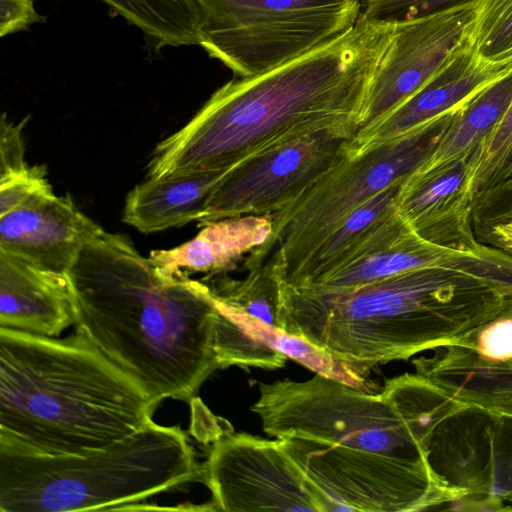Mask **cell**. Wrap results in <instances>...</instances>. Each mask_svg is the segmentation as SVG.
<instances>
[{
  "instance_id": "cell-1",
  "label": "cell",
  "mask_w": 512,
  "mask_h": 512,
  "mask_svg": "<svg viewBox=\"0 0 512 512\" xmlns=\"http://www.w3.org/2000/svg\"><path fill=\"white\" fill-rule=\"evenodd\" d=\"M395 36V21L360 15L344 33L280 66L234 77L156 145L146 178L232 170L319 132L352 139Z\"/></svg>"
},
{
  "instance_id": "cell-2",
  "label": "cell",
  "mask_w": 512,
  "mask_h": 512,
  "mask_svg": "<svg viewBox=\"0 0 512 512\" xmlns=\"http://www.w3.org/2000/svg\"><path fill=\"white\" fill-rule=\"evenodd\" d=\"M258 389L251 411L264 432L280 441L335 511H425L457 502L380 393L321 374L261 382Z\"/></svg>"
},
{
  "instance_id": "cell-3",
  "label": "cell",
  "mask_w": 512,
  "mask_h": 512,
  "mask_svg": "<svg viewBox=\"0 0 512 512\" xmlns=\"http://www.w3.org/2000/svg\"><path fill=\"white\" fill-rule=\"evenodd\" d=\"M74 325L159 404L191 400L219 369L218 311L207 285L168 272L104 231L66 272Z\"/></svg>"
},
{
  "instance_id": "cell-4",
  "label": "cell",
  "mask_w": 512,
  "mask_h": 512,
  "mask_svg": "<svg viewBox=\"0 0 512 512\" xmlns=\"http://www.w3.org/2000/svg\"><path fill=\"white\" fill-rule=\"evenodd\" d=\"M510 289L485 264L420 269L342 290L281 284V330L367 379L376 365L452 344L485 321Z\"/></svg>"
},
{
  "instance_id": "cell-5",
  "label": "cell",
  "mask_w": 512,
  "mask_h": 512,
  "mask_svg": "<svg viewBox=\"0 0 512 512\" xmlns=\"http://www.w3.org/2000/svg\"><path fill=\"white\" fill-rule=\"evenodd\" d=\"M158 403L82 332L0 328V449L84 454L152 421Z\"/></svg>"
},
{
  "instance_id": "cell-6",
  "label": "cell",
  "mask_w": 512,
  "mask_h": 512,
  "mask_svg": "<svg viewBox=\"0 0 512 512\" xmlns=\"http://www.w3.org/2000/svg\"><path fill=\"white\" fill-rule=\"evenodd\" d=\"M202 476L186 433L179 426L152 420L125 439L84 454L0 449V511L127 509L156 494L202 481Z\"/></svg>"
},
{
  "instance_id": "cell-7",
  "label": "cell",
  "mask_w": 512,
  "mask_h": 512,
  "mask_svg": "<svg viewBox=\"0 0 512 512\" xmlns=\"http://www.w3.org/2000/svg\"><path fill=\"white\" fill-rule=\"evenodd\" d=\"M199 45L235 77L288 62L353 27L360 0H196Z\"/></svg>"
},
{
  "instance_id": "cell-8",
  "label": "cell",
  "mask_w": 512,
  "mask_h": 512,
  "mask_svg": "<svg viewBox=\"0 0 512 512\" xmlns=\"http://www.w3.org/2000/svg\"><path fill=\"white\" fill-rule=\"evenodd\" d=\"M452 118L363 154L345 153L317 181L274 214L269 248L289 283L321 242L351 213L399 183L432 150Z\"/></svg>"
},
{
  "instance_id": "cell-9",
  "label": "cell",
  "mask_w": 512,
  "mask_h": 512,
  "mask_svg": "<svg viewBox=\"0 0 512 512\" xmlns=\"http://www.w3.org/2000/svg\"><path fill=\"white\" fill-rule=\"evenodd\" d=\"M202 468L214 511H335L278 439L224 434L214 441Z\"/></svg>"
},
{
  "instance_id": "cell-10",
  "label": "cell",
  "mask_w": 512,
  "mask_h": 512,
  "mask_svg": "<svg viewBox=\"0 0 512 512\" xmlns=\"http://www.w3.org/2000/svg\"><path fill=\"white\" fill-rule=\"evenodd\" d=\"M349 140L314 133L238 165L214 191L199 224L283 210L341 158Z\"/></svg>"
},
{
  "instance_id": "cell-11",
  "label": "cell",
  "mask_w": 512,
  "mask_h": 512,
  "mask_svg": "<svg viewBox=\"0 0 512 512\" xmlns=\"http://www.w3.org/2000/svg\"><path fill=\"white\" fill-rule=\"evenodd\" d=\"M479 2L470 0L396 21L392 50L371 87L358 131L420 91L470 46Z\"/></svg>"
},
{
  "instance_id": "cell-12",
  "label": "cell",
  "mask_w": 512,
  "mask_h": 512,
  "mask_svg": "<svg viewBox=\"0 0 512 512\" xmlns=\"http://www.w3.org/2000/svg\"><path fill=\"white\" fill-rule=\"evenodd\" d=\"M500 258L489 249L463 250L422 238L392 209L331 268L306 286L342 290L420 269H461Z\"/></svg>"
},
{
  "instance_id": "cell-13",
  "label": "cell",
  "mask_w": 512,
  "mask_h": 512,
  "mask_svg": "<svg viewBox=\"0 0 512 512\" xmlns=\"http://www.w3.org/2000/svg\"><path fill=\"white\" fill-rule=\"evenodd\" d=\"M512 70V61L494 63L471 46L420 91L348 141L346 153L363 154L416 135L455 116L476 96Z\"/></svg>"
},
{
  "instance_id": "cell-14",
  "label": "cell",
  "mask_w": 512,
  "mask_h": 512,
  "mask_svg": "<svg viewBox=\"0 0 512 512\" xmlns=\"http://www.w3.org/2000/svg\"><path fill=\"white\" fill-rule=\"evenodd\" d=\"M105 230L67 194L0 216V250L66 273L81 250Z\"/></svg>"
},
{
  "instance_id": "cell-15",
  "label": "cell",
  "mask_w": 512,
  "mask_h": 512,
  "mask_svg": "<svg viewBox=\"0 0 512 512\" xmlns=\"http://www.w3.org/2000/svg\"><path fill=\"white\" fill-rule=\"evenodd\" d=\"M72 324L66 273L0 250V328L58 337Z\"/></svg>"
},
{
  "instance_id": "cell-16",
  "label": "cell",
  "mask_w": 512,
  "mask_h": 512,
  "mask_svg": "<svg viewBox=\"0 0 512 512\" xmlns=\"http://www.w3.org/2000/svg\"><path fill=\"white\" fill-rule=\"evenodd\" d=\"M274 214L243 215L202 225L191 240L170 249L152 250L150 260L168 272L207 273L233 270L252 252L267 246L273 235Z\"/></svg>"
},
{
  "instance_id": "cell-17",
  "label": "cell",
  "mask_w": 512,
  "mask_h": 512,
  "mask_svg": "<svg viewBox=\"0 0 512 512\" xmlns=\"http://www.w3.org/2000/svg\"><path fill=\"white\" fill-rule=\"evenodd\" d=\"M229 171L146 178L127 194L122 221L145 234L199 221Z\"/></svg>"
},
{
  "instance_id": "cell-18",
  "label": "cell",
  "mask_w": 512,
  "mask_h": 512,
  "mask_svg": "<svg viewBox=\"0 0 512 512\" xmlns=\"http://www.w3.org/2000/svg\"><path fill=\"white\" fill-rule=\"evenodd\" d=\"M512 103V70L476 96L449 122L432 150L401 181L404 193L465 163Z\"/></svg>"
},
{
  "instance_id": "cell-19",
  "label": "cell",
  "mask_w": 512,
  "mask_h": 512,
  "mask_svg": "<svg viewBox=\"0 0 512 512\" xmlns=\"http://www.w3.org/2000/svg\"><path fill=\"white\" fill-rule=\"evenodd\" d=\"M433 351L412 360L415 373L460 401L512 415V367L484 361L455 344Z\"/></svg>"
},
{
  "instance_id": "cell-20",
  "label": "cell",
  "mask_w": 512,
  "mask_h": 512,
  "mask_svg": "<svg viewBox=\"0 0 512 512\" xmlns=\"http://www.w3.org/2000/svg\"><path fill=\"white\" fill-rule=\"evenodd\" d=\"M247 274L235 279L223 274L205 278L217 309L243 314L281 329V284L278 259L258 249L245 259ZM283 331V330H282Z\"/></svg>"
},
{
  "instance_id": "cell-21",
  "label": "cell",
  "mask_w": 512,
  "mask_h": 512,
  "mask_svg": "<svg viewBox=\"0 0 512 512\" xmlns=\"http://www.w3.org/2000/svg\"><path fill=\"white\" fill-rule=\"evenodd\" d=\"M155 44L199 45L202 11L196 0H102Z\"/></svg>"
},
{
  "instance_id": "cell-22",
  "label": "cell",
  "mask_w": 512,
  "mask_h": 512,
  "mask_svg": "<svg viewBox=\"0 0 512 512\" xmlns=\"http://www.w3.org/2000/svg\"><path fill=\"white\" fill-rule=\"evenodd\" d=\"M400 183L383 190L351 213L321 242L296 276L285 284L309 285L331 268L376 223L394 209Z\"/></svg>"
},
{
  "instance_id": "cell-23",
  "label": "cell",
  "mask_w": 512,
  "mask_h": 512,
  "mask_svg": "<svg viewBox=\"0 0 512 512\" xmlns=\"http://www.w3.org/2000/svg\"><path fill=\"white\" fill-rule=\"evenodd\" d=\"M469 42L487 61H512V0H480Z\"/></svg>"
},
{
  "instance_id": "cell-24",
  "label": "cell",
  "mask_w": 512,
  "mask_h": 512,
  "mask_svg": "<svg viewBox=\"0 0 512 512\" xmlns=\"http://www.w3.org/2000/svg\"><path fill=\"white\" fill-rule=\"evenodd\" d=\"M452 344L484 361L512 367V292L485 321Z\"/></svg>"
},
{
  "instance_id": "cell-25",
  "label": "cell",
  "mask_w": 512,
  "mask_h": 512,
  "mask_svg": "<svg viewBox=\"0 0 512 512\" xmlns=\"http://www.w3.org/2000/svg\"><path fill=\"white\" fill-rule=\"evenodd\" d=\"M54 195L46 167L27 166L0 178V216L32 206Z\"/></svg>"
},
{
  "instance_id": "cell-26",
  "label": "cell",
  "mask_w": 512,
  "mask_h": 512,
  "mask_svg": "<svg viewBox=\"0 0 512 512\" xmlns=\"http://www.w3.org/2000/svg\"><path fill=\"white\" fill-rule=\"evenodd\" d=\"M511 143L512 103L502 118L480 140L475 150L464 164V185L467 194L470 195L475 184L500 159Z\"/></svg>"
},
{
  "instance_id": "cell-27",
  "label": "cell",
  "mask_w": 512,
  "mask_h": 512,
  "mask_svg": "<svg viewBox=\"0 0 512 512\" xmlns=\"http://www.w3.org/2000/svg\"><path fill=\"white\" fill-rule=\"evenodd\" d=\"M470 0H360L366 18L399 21L426 15Z\"/></svg>"
},
{
  "instance_id": "cell-28",
  "label": "cell",
  "mask_w": 512,
  "mask_h": 512,
  "mask_svg": "<svg viewBox=\"0 0 512 512\" xmlns=\"http://www.w3.org/2000/svg\"><path fill=\"white\" fill-rule=\"evenodd\" d=\"M27 118L19 123L11 122L4 113L0 125V178L19 172L28 165L25 161L23 128Z\"/></svg>"
},
{
  "instance_id": "cell-29",
  "label": "cell",
  "mask_w": 512,
  "mask_h": 512,
  "mask_svg": "<svg viewBox=\"0 0 512 512\" xmlns=\"http://www.w3.org/2000/svg\"><path fill=\"white\" fill-rule=\"evenodd\" d=\"M41 21L33 0H0V35L5 36Z\"/></svg>"
}]
</instances>
